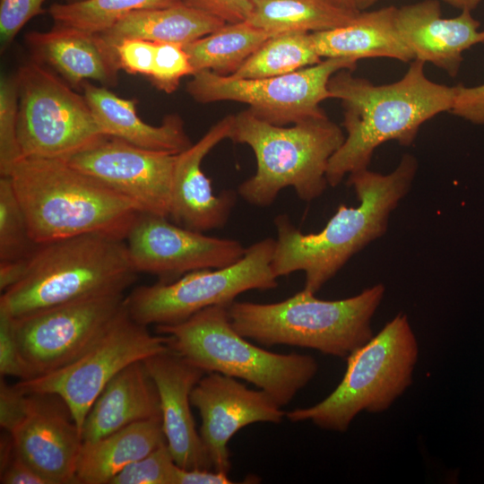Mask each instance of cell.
Here are the masks:
<instances>
[{
    "instance_id": "1",
    "label": "cell",
    "mask_w": 484,
    "mask_h": 484,
    "mask_svg": "<svg viewBox=\"0 0 484 484\" xmlns=\"http://www.w3.org/2000/svg\"><path fill=\"white\" fill-rule=\"evenodd\" d=\"M418 167L416 157L405 153L388 174L368 168L350 173L347 183L359 205L341 204L317 233L305 234L288 216L276 217L272 269L277 277L303 272L304 290L315 294L355 254L386 232L391 212L411 190Z\"/></svg>"
},
{
    "instance_id": "2",
    "label": "cell",
    "mask_w": 484,
    "mask_h": 484,
    "mask_svg": "<svg viewBox=\"0 0 484 484\" xmlns=\"http://www.w3.org/2000/svg\"><path fill=\"white\" fill-rule=\"evenodd\" d=\"M424 67V62L414 59L400 80L381 85L353 76L350 70L331 77L328 89L332 99L341 103L346 135L329 160L328 186H337L345 176L367 169L384 143L411 145L425 122L450 111L454 87L429 80Z\"/></svg>"
},
{
    "instance_id": "3",
    "label": "cell",
    "mask_w": 484,
    "mask_h": 484,
    "mask_svg": "<svg viewBox=\"0 0 484 484\" xmlns=\"http://www.w3.org/2000/svg\"><path fill=\"white\" fill-rule=\"evenodd\" d=\"M7 176L37 244L87 234L125 241L143 213L130 200L65 160L22 158Z\"/></svg>"
},
{
    "instance_id": "4",
    "label": "cell",
    "mask_w": 484,
    "mask_h": 484,
    "mask_svg": "<svg viewBox=\"0 0 484 484\" xmlns=\"http://www.w3.org/2000/svg\"><path fill=\"white\" fill-rule=\"evenodd\" d=\"M125 240L87 234L39 244L23 277L1 292L13 319L83 298L125 293L136 278Z\"/></svg>"
},
{
    "instance_id": "5",
    "label": "cell",
    "mask_w": 484,
    "mask_h": 484,
    "mask_svg": "<svg viewBox=\"0 0 484 484\" xmlns=\"http://www.w3.org/2000/svg\"><path fill=\"white\" fill-rule=\"evenodd\" d=\"M385 288L378 283L343 299L324 300L306 290L276 303L234 301L233 328L265 346L290 345L347 359L374 335L371 320Z\"/></svg>"
},
{
    "instance_id": "6",
    "label": "cell",
    "mask_w": 484,
    "mask_h": 484,
    "mask_svg": "<svg viewBox=\"0 0 484 484\" xmlns=\"http://www.w3.org/2000/svg\"><path fill=\"white\" fill-rule=\"evenodd\" d=\"M229 139L248 145L256 159L255 175L239 185L238 194L247 203L264 207L286 187H293L306 202L321 196L328 186L329 160L345 134L328 117L275 125L247 108L234 115Z\"/></svg>"
},
{
    "instance_id": "7",
    "label": "cell",
    "mask_w": 484,
    "mask_h": 484,
    "mask_svg": "<svg viewBox=\"0 0 484 484\" xmlns=\"http://www.w3.org/2000/svg\"><path fill=\"white\" fill-rule=\"evenodd\" d=\"M156 332L168 337L169 349L205 373L246 380L281 407L318 370L310 355L279 354L252 344L233 328L226 306L206 307L179 324L158 325Z\"/></svg>"
},
{
    "instance_id": "8",
    "label": "cell",
    "mask_w": 484,
    "mask_h": 484,
    "mask_svg": "<svg viewBox=\"0 0 484 484\" xmlns=\"http://www.w3.org/2000/svg\"><path fill=\"white\" fill-rule=\"evenodd\" d=\"M418 355L408 317L399 313L346 359L344 376L333 392L314 406L287 412L286 417L345 432L359 412L385 411L403 393L412 383Z\"/></svg>"
},
{
    "instance_id": "9",
    "label": "cell",
    "mask_w": 484,
    "mask_h": 484,
    "mask_svg": "<svg viewBox=\"0 0 484 484\" xmlns=\"http://www.w3.org/2000/svg\"><path fill=\"white\" fill-rule=\"evenodd\" d=\"M275 239L267 238L246 248L242 258L221 268L190 272L169 281L134 288L125 298L129 315L138 324L170 325L212 306H229L243 292L278 286L272 269Z\"/></svg>"
},
{
    "instance_id": "10",
    "label": "cell",
    "mask_w": 484,
    "mask_h": 484,
    "mask_svg": "<svg viewBox=\"0 0 484 484\" xmlns=\"http://www.w3.org/2000/svg\"><path fill=\"white\" fill-rule=\"evenodd\" d=\"M18 138L23 158L65 160L108 137L83 95L34 60L15 75Z\"/></svg>"
},
{
    "instance_id": "11",
    "label": "cell",
    "mask_w": 484,
    "mask_h": 484,
    "mask_svg": "<svg viewBox=\"0 0 484 484\" xmlns=\"http://www.w3.org/2000/svg\"><path fill=\"white\" fill-rule=\"evenodd\" d=\"M356 67L354 60L325 58L293 73L257 79L203 70L192 75L186 91L203 104L223 100L246 103L257 117L275 125H287L327 117L320 104L332 99L328 89L331 77Z\"/></svg>"
},
{
    "instance_id": "12",
    "label": "cell",
    "mask_w": 484,
    "mask_h": 484,
    "mask_svg": "<svg viewBox=\"0 0 484 484\" xmlns=\"http://www.w3.org/2000/svg\"><path fill=\"white\" fill-rule=\"evenodd\" d=\"M165 335H154L135 322L125 306L105 333L66 366L16 385L25 393H52L68 407L80 430L91 405L107 384L128 365L169 348Z\"/></svg>"
},
{
    "instance_id": "13",
    "label": "cell",
    "mask_w": 484,
    "mask_h": 484,
    "mask_svg": "<svg viewBox=\"0 0 484 484\" xmlns=\"http://www.w3.org/2000/svg\"><path fill=\"white\" fill-rule=\"evenodd\" d=\"M125 298L124 293L95 295L13 318L29 379L63 367L85 352L122 310Z\"/></svg>"
},
{
    "instance_id": "14",
    "label": "cell",
    "mask_w": 484,
    "mask_h": 484,
    "mask_svg": "<svg viewBox=\"0 0 484 484\" xmlns=\"http://www.w3.org/2000/svg\"><path fill=\"white\" fill-rule=\"evenodd\" d=\"M125 243L134 270L169 282L193 271L238 262L246 248L238 240L210 237L168 217L141 213Z\"/></svg>"
},
{
    "instance_id": "15",
    "label": "cell",
    "mask_w": 484,
    "mask_h": 484,
    "mask_svg": "<svg viewBox=\"0 0 484 484\" xmlns=\"http://www.w3.org/2000/svg\"><path fill=\"white\" fill-rule=\"evenodd\" d=\"M176 159L177 154L108 136L65 161L119 193L143 213L169 218Z\"/></svg>"
},
{
    "instance_id": "16",
    "label": "cell",
    "mask_w": 484,
    "mask_h": 484,
    "mask_svg": "<svg viewBox=\"0 0 484 484\" xmlns=\"http://www.w3.org/2000/svg\"><path fill=\"white\" fill-rule=\"evenodd\" d=\"M190 400L201 416L200 436L212 469L229 473L228 444L241 428L256 422L280 423L286 413L263 390H253L236 378L206 373L193 388Z\"/></svg>"
},
{
    "instance_id": "17",
    "label": "cell",
    "mask_w": 484,
    "mask_h": 484,
    "mask_svg": "<svg viewBox=\"0 0 484 484\" xmlns=\"http://www.w3.org/2000/svg\"><path fill=\"white\" fill-rule=\"evenodd\" d=\"M27 393V412L9 433L15 451L50 484H77L83 441L68 407L56 394Z\"/></svg>"
},
{
    "instance_id": "18",
    "label": "cell",
    "mask_w": 484,
    "mask_h": 484,
    "mask_svg": "<svg viewBox=\"0 0 484 484\" xmlns=\"http://www.w3.org/2000/svg\"><path fill=\"white\" fill-rule=\"evenodd\" d=\"M158 391L162 428L176 464L183 469L213 470L191 411L193 388L206 374L168 348L143 360Z\"/></svg>"
},
{
    "instance_id": "19",
    "label": "cell",
    "mask_w": 484,
    "mask_h": 484,
    "mask_svg": "<svg viewBox=\"0 0 484 484\" xmlns=\"http://www.w3.org/2000/svg\"><path fill=\"white\" fill-rule=\"evenodd\" d=\"M234 115L214 124L195 143L177 154L169 218L185 228L205 232L222 228L236 203V193L214 194L211 180L202 170L206 155L229 139Z\"/></svg>"
},
{
    "instance_id": "20",
    "label": "cell",
    "mask_w": 484,
    "mask_h": 484,
    "mask_svg": "<svg viewBox=\"0 0 484 484\" xmlns=\"http://www.w3.org/2000/svg\"><path fill=\"white\" fill-rule=\"evenodd\" d=\"M399 32L414 59L430 63L455 77L465 50L484 44V30L470 10L454 18H443L437 0H423L397 8Z\"/></svg>"
},
{
    "instance_id": "21",
    "label": "cell",
    "mask_w": 484,
    "mask_h": 484,
    "mask_svg": "<svg viewBox=\"0 0 484 484\" xmlns=\"http://www.w3.org/2000/svg\"><path fill=\"white\" fill-rule=\"evenodd\" d=\"M24 38L33 60L51 67L73 88L90 80L117 85L121 69L116 49L99 34L54 26Z\"/></svg>"
},
{
    "instance_id": "22",
    "label": "cell",
    "mask_w": 484,
    "mask_h": 484,
    "mask_svg": "<svg viewBox=\"0 0 484 484\" xmlns=\"http://www.w3.org/2000/svg\"><path fill=\"white\" fill-rule=\"evenodd\" d=\"M161 419L160 398L143 360L119 371L91 405L81 433L91 442L134 423Z\"/></svg>"
},
{
    "instance_id": "23",
    "label": "cell",
    "mask_w": 484,
    "mask_h": 484,
    "mask_svg": "<svg viewBox=\"0 0 484 484\" xmlns=\"http://www.w3.org/2000/svg\"><path fill=\"white\" fill-rule=\"evenodd\" d=\"M81 88L92 115L107 136L124 140L151 151L178 154L193 143L182 118L168 115L160 125L143 122L136 113L135 101L118 97L105 86L89 81Z\"/></svg>"
},
{
    "instance_id": "24",
    "label": "cell",
    "mask_w": 484,
    "mask_h": 484,
    "mask_svg": "<svg viewBox=\"0 0 484 484\" xmlns=\"http://www.w3.org/2000/svg\"><path fill=\"white\" fill-rule=\"evenodd\" d=\"M397 7L362 11L350 23L335 29L312 32L314 46L321 58L387 57L403 63L414 60L396 23Z\"/></svg>"
},
{
    "instance_id": "25",
    "label": "cell",
    "mask_w": 484,
    "mask_h": 484,
    "mask_svg": "<svg viewBox=\"0 0 484 484\" xmlns=\"http://www.w3.org/2000/svg\"><path fill=\"white\" fill-rule=\"evenodd\" d=\"M167 443L161 419L126 426L91 442H83L79 454L77 484H110L126 466Z\"/></svg>"
},
{
    "instance_id": "26",
    "label": "cell",
    "mask_w": 484,
    "mask_h": 484,
    "mask_svg": "<svg viewBox=\"0 0 484 484\" xmlns=\"http://www.w3.org/2000/svg\"><path fill=\"white\" fill-rule=\"evenodd\" d=\"M225 24L224 21L182 2L167 7L133 11L99 35L114 48L126 39L185 46Z\"/></svg>"
},
{
    "instance_id": "27",
    "label": "cell",
    "mask_w": 484,
    "mask_h": 484,
    "mask_svg": "<svg viewBox=\"0 0 484 484\" xmlns=\"http://www.w3.org/2000/svg\"><path fill=\"white\" fill-rule=\"evenodd\" d=\"M246 22L270 35L317 32L344 26L360 13L331 0H251Z\"/></svg>"
},
{
    "instance_id": "28",
    "label": "cell",
    "mask_w": 484,
    "mask_h": 484,
    "mask_svg": "<svg viewBox=\"0 0 484 484\" xmlns=\"http://www.w3.org/2000/svg\"><path fill=\"white\" fill-rule=\"evenodd\" d=\"M271 36L245 21L226 23L214 32L183 47L194 73L209 70L218 74L229 75Z\"/></svg>"
},
{
    "instance_id": "29",
    "label": "cell",
    "mask_w": 484,
    "mask_h": 484,
    "mask_svg": "<svg viewBox=\"0 0 484 484\" xmlns=\"http://www.w3.org/2000/svg\"><path fill=\"white\" fill-rule=\"evenodd\" d=\"M321 60L310 32H285L271 36L229 75L242 79L279 76Z\"/></svg>"
},
{
    "instance_id": "30",
    "label": "cell",
    "mask_w": 484,
    "mask_h": 484,
    "mask_svg": "<svg viewBox=\"0 0 484 484\" xmlns=\"http://www.w3.org/2000/svg\"><path fill=\"white\" fill-rule=\"evenodd\" d=\"M182 2L184 0H78L54 4L48 13L54 26L101 34L133 11L167 7Z\"/></svg>"
},
{
    "instance_id": "31",
    "label": "cell",
    "mask_w": 484,
    "mask_h": 484,
    "mask_svg": "<svg viewBox=\"0 0 484 484\" xmlns=\"http://www.w3.org/2000/svg\"><path fill=\"white\" fill-rule=\"evenodd\" d=\"M37 244L13 188L10 177H0V261H13L31 255Z\"/></svg>"
},
{
    "instance_id": "32",
    "label": "cell",
    "mask_w": 484,
    "mask_h": 484,
    "mask_svg": "<svg viewBox=\"0 0 484 484\" xmlns=\"http://www.w3.org/2000/svg\"><path fill=\"white\" fill-rule=\"evenodd\" d=\"M19 99L16 78L2 75L0 80V175H9L22 157L18 138Z\"/></svg>"
},
{
    "instance_id": "33",
    "label": "cell",
    "mask_w": 484,
    "mask_h": 484,
    "mask_svg": "<svg viewBox=\"0 0 484 484\" xmlns=\"http://www.w3.org/2000/svg\"><path fill=\"white\" fill-rule=\"evenodd\" d=\"M177 468L164 443L123 469L110 484H175Z\"/></svg>"
},
{
    "instance_id": "34",
    "label": "cell",
    "mask_w": 484,
    "mask_h": 484,
    "mask_svg": "<svg viewBox=\"0 0 484 484\" xmlns=\"http://www.w3.org/2000/svg\"><path fill=\"white\" fill-rule=\"evenodd\" d=\"M194 73L189 56L182 45L156 43L153 67L149 78L158 90L171 93L177 89L184 76Z\"/></svg>"
},
{
    "instance_id": "35",
    "label": "cell",
    "mask_w": 484,
    "mask_h": 484,
    "mask_svg": "<svg viewBox=\"0 0 484 484\" xmlns=\"http://www.w3.org/2000/svg\"><path fill=\"white\" fill-rule=\"evenodd\" d=\"M46 0H1L0 43L4 52L13 41L23 26L44 12Z\"/></svg>"
},
{
    "instance_id": "36",
    "label": "cell",
    "mask_w": 484,
    "mask_h": 484,
    "mask_svg": "<svg viewBox=\"0 0 484 484\" xmlns=\"http://www.w3.org/2000/svg\"><path fill=\"white\" fill-rule=\"evenodd\" d=\"M0 446L1 484H50L17 454L9 433L4 431Z\"/></svg>"
},
{
    "instance_id": "37",
    "label": "cell",
    "mask_w": 484,
    "mask_h": 484,
    "mask_svg": "<svg viewBox=\"0 0 484 484\" xmlns=\"http://www.w3.org/2000/svg\"><path fill=\"white\" fill-rule=\"evenodd\" d=\"M0 375L20 380L30 378L23 362L15 332L13 319L0 312Z\"/></svg>"
},
{
    "instance_id": "38",
    "label": "cell",
    "mask_w": 484,
    "mask_h": 484,
    "mask_svg": "<svg viewBox=\"0 0 484 484\" xmlns=\"http://www.w3.org/2000/svg\"><path fill=\"white\" fill-rule=\"evenodd\" d=\"M121 70L149 77L151 73L156 43L141 39H126L115 47Z\"/></svg>"
},
{
    "instance_id": "39",
    "label": "cell",
    "mask_w": 484,
    "mask_h": 484,
    "mask_svg": "<svg viewBox=\"0 0 484 484\" xmlns=\"http://www.w3.org/2000/svg\"><path fill=\"white\" fill-rule=\"evenodd\" d=\"M454 87L450 114L474 125H484V82L475 86L460 83Z\"/></svg>"
},
{
    "instance_id": "40",
    "label": "cell",
    "mask_w": 484,
    "mask_h": 484,
    "mask_svg": "<svg viewBox=\"0 0 484 484\" xmlns=\"http://www.w3.org/2000/svg\"><path fill=\"white\" fill-rule=\"evenodd\" d=\"M29 404V393L14 385L0 381V426L10 433L24 418Z\"/></svg>"
},
{
    "instance_id": "41",
    "label": "cell",
    "mask_w": 484,
    "mask_h": 484,
    "mask_svg": "<svg viewBox=\"0 0 484 484\" xmlns=\"http://www.w3.org/2000/svg\"><path fill=\"white\" fill-rule=\"evenodd\" d=\"M184 3L226 23L246 21L252 8L251 0H184Z\"/></svg>"
},
{
    "instance_id": "42",
    "label": "cell",
    "mask_w": 484,
    "mask_h": 484,
    "mask_svg": "<svg viewBox=\"0 0 484 484\" xmlns=\"http://www.w3.org/2000/svg\"><path fill=\"white\" fill-rule=\"evenodd\" d=\"M227 473L208 469L177 468L175 484H229Z\"/></svg>"
},
{
    "instance_id": "43",
    "label": "cell",
    "mask_w": 484,
    "mask_h": 484,
    "mask_svg": "<svg viewBox=\"0 0 484 484\" xmlns=\"http://www.w3.org/2000/svg\"><path fill=\"white\" fill-rule=\"evenodd\" d=\"M29 257L13 261H0L1 292L17 283L23 277L27 269Z\"/></svg>"
},
{
    "instance_id": "44",
    "label": "cell",
    "mask_w": 484,
    "mask_h": 484,
    "mask_svg": "<svg viewBox=\"0 0 484 484\" xmlns=\"http://www.w3.org/2000/svg\"><path fill=\"white\" fill-rule=\"evenodd\" d=\"M447 4L462 10L473 11L482 0H442Z\"/></svg>"
},
{
    "instance_id": "45",
    "label": "cell",
    "mask_w": 484,
    "mask_h": 484,
    "mask_svg": "<svg viewBox=\"0 0 484 484\" xmlns=\"http://www.w3.org/2000/svg\"><path fill=\"white\" fill-rule=\"evenodd\" d=\"M379 0H354L356 7L362 12L374 5Z\"/></svg>"
},
{
    "instance_id": "46",
    "label": "cell",
    "mask_w": 484,
    "mask_h": 484,
    "mask_svg": "<svg viewBox=\"0 0 484 484\" xmlns=\"http://www.w3.org/2000/svg\"><path fill=\"white\" fill-rule=\"evenodd\" d=\"M331 1H333L336 4L341 5L342 7L351 9V10H355V11H359L357 9V7H356L354 0H331Z\"/></svg>"
},
{
    "instance_id": "47",
    "label": "cell",
    "mask_w": 484,
    "mask_h": 484,
    "mask_svg": "<svg viewBox=\"0 0 484 484\" xmlns=\"http://www.w3.org/2000/svg\"><path fill=\"white\" fill-rule=\"evenodd\" d=\"M65 2H73V1H78V0H65Z\"/></svg>"
}]
</instances>
